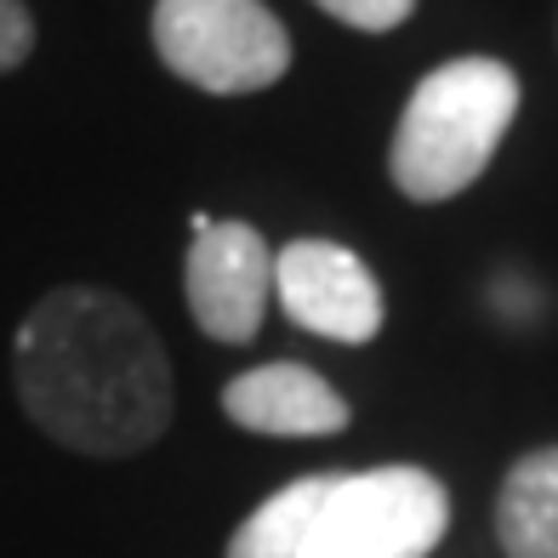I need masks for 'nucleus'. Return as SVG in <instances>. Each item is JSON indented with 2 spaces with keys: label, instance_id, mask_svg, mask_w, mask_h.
<instances>
[{
  "label": "nucleus",
  "instance_id": "nucleus-9",
  "mask_svg": "<svg viewBox=\"0 0 558 558\" xmlns=\"http://www.w3.org/2000/svg\"><path fill=\"white\" fill-rule=\"evenodd\" d=\"M331 485V473H308V478H291L279 485L257 513H251L234 536H228V553L222 558H296L302 553V536L314 524V507Z\"/></svg>",
  "mask_w": 558,
  "mask_h": 558
},
{
  "label": "nucleus",
  "instance_id": "nucleus-11",
  "mask_svg": "<svg viewBox=\"0 0 558 558\" xmlns=\"http://www.w3.org/2000/svg\"><path fill=\"white\" fill-rule=\"evenodd\" d=\"M35 52V17L23 0H0V74Z\"/></svg>",
  "mask_w": 558,
  "mask_h": 558
},
{
  "label": "nucleus",
  "instance_id": "nucleus-1",
  "mask_svg": "<svg viewBox=\"0 0 558 558\" xmlns=\"http://www.w3.org/2000/svg\"><path fill=\"white\" fill-rule=\"evenodd\" d=\"M12 383L46 439L137 456L171 427V360L137 302L104 286L46 291L12 337Z\"/></svg>",
  "mask_w": 558,
  "mask_h": 558
},
{
  "label": "nucleus",
  "instance_id": "nucleus-4",
  "mask_svg": "<svg viewBox=\"0 0 558 558\" xmlns=\"http://www.w3.org/2000/svg\"><path fill=\"white\" fill-rule=\"evenodd\" d=\"M148 35L177 81L211 97L268 92L291 69V35L263 0H160Z\"/></svg>",
  "mask_w": 558,
  "mask_h": 558
},
{
  "label": "nucleus",
  "instance_id": "nucleus-7",
  "mask_svg": "<svg viewBox=\"0 0 558 558\" xmlns=\"http://www.w3.org/2000/svg\"><path fill=\"white\" fill-rule=\"evenodd\" d=\"M234 427L263 439H325L348 427V399L308 365H257L222 388Z\"/></svg>",
  "mask_w": 558,
  "mask_h": 558
},
{
  "label": "nucleus",
  "instance_id": "nucleus-3",
  "mask_svg": "<svg viewBox=\"0 0 558 558\" xmlns=\"http://www.w3.org/2000/svg\"><path fill=\"white\" fill-rule=\"evenodd\" d=\"M450 530V496L427 468L331 473L296 558H427Z\"/></svg>",
  "mask_w": 558,
  "mask_h": 558
},
{
  "label": "nucleus",
  "instance_id": "nucleus-10",
  "mask_svg": "<svg viewBox=\"0 0 558 558\" xmlns=\"http://www.w3.org/2000/svg\"><path fill=\"white\" fill-rule=\"evenodd\" d=\"M314 7L331 12L337 23H348V29H360V35H388L416 12V0H314Z\"/></svg>",
  "mask_w": 558,
  "mask_h": 558
},
{
  "label": "nucleus",
  "instance_id": "nucleus-2",
  "mask_svg": "<svg viewBox=\"0 0 558 558\" xmlns=\"http://www.w3.org/2000/svg\"><path fill=\"white\" fill-rule=\"evenodd\" d=\"M513 120L519 74L501 58H450L434 74H422L388 148L399 194L434 206V199H456L462 189H473Z\"/></svg>",
  "mask_w": 558,
  "mask_h": 558
},
{
  "label": "nucleus",
  "instance_id": "nucleus-6",
  "mask_svg": "<svg viewBox=\"0 0 558 558\" xmlns=\"http://www.w3.org/2000/svg\"><path fill=\"white\" fill-rule=\"evenodd\" d=\"M274 302L291 325L348 348L371 342L388 314L376 274L337 240H291L274 251Z\"/></svg>",
  "mask_w": 558,
  "mask_h": 558
},
{
  "label": "nucleus",
  "instance_id": "nucleus-8",
  "mask_svg": "<svg viewBox=\"0 0 558 558\" xmlns=\"http://www.w3.org/2000/svg\"><path fill=\"white\" fill-rule=\"evenodd\" d=\"M496 542L507 558H558V445L519 456L496 496Z\"/></svg>",
  "mask_w": 558,
  "mask_h": 558
},
{
  "label": "nucleus",
  "instance_id": "nucleus-5",
  "mask_svg": "<svg viewBox=\"0 0 558 558\" xmlns=\"http://www.w3.org/2000/svg\"><path fill=\"white\" fill-rule=\"evenodd\" d=\"M189 314L217 342H251L274 302V251L251 222L194 217V245L183 263Z\"/></svg>",
  "mask_w": 558,
  "mask_h": 558
}]
</instances>
